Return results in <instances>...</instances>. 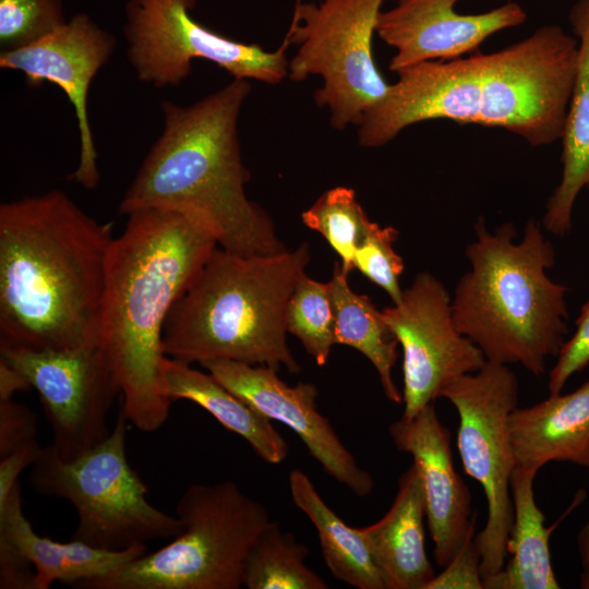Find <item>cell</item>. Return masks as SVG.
<instances>
[{"instance_id": "cell-8", "label": "cell", "mask_w": 589, "mask_h": 589, "mask_svg": "<svg viewBox=\"0 0 589 589\" xmlns=\"http://www.w3.org/2000/svg\"><path fill=\"white\" fill-rule=\"evenodd\" d=\"M128 423L120 407L109 435L80 457L65 461L51 444L31 467L28 481L41 495L70 502L77 514L72 539L107 551H123L183 529L147 500L148 488L127 456Z\"/></svg>"}, {"instance_id": "cell-24", "label": "cell", "mask_w": 589, "mask_h": 589, "mask_svg": "<svg viewBox=\"0 0 589 589\" xmlns=\"http://www.w3.org/2000/svg\"><path fill=\"white\" fill-rule=\"evenodd\" d=\"M294 505L314 525L324 562L334 578L358 589H388L359 528L348 526L321 497L302 470L289 473Z\"/></svg>"}, {"instance_id": "cell-17", "label": "cell", "mask_w": 589, "mask_h": 589, "mask_svg": "<svg viewBox=\"0 0 589 589\" xmlns=\"http://www.w3.org/2000/svg\"><path fill=\"white\" fill-rule=\"evenodd\" d=\"M396 448L411 455L423 485L425 518L436 564L444 567L476 527L471 493L454 466L449 430L434 402L388 428Z\"/></svg>"}, {"instance_id": "cell-30", "label": "cell", "mask_w": 589, "mask_h": 589, "mask_svg": "<svg viewBox=\"0 0 589 589\" xmlns=\"http://www.w3.org/2000/svg\"><path fill=\"white\" fill-rule=\"evenodd\" d=\"M397 237L394 227L372 221L354 253V269L382 288L393 303L400 301L404 290L399 284L404 261L393 247Z\"/></svg>"}, {"instance_id": "cell-20", "label": "cell", "mask_w": 589, "mask_h": 589, "mask_svg": "<svg viewBox=\"0 0 589 589\" xmlns=\"http://www.w3.org/2000/svg\"><path fill=\"white\" fill-rule=\"evenodd\" d=\"M425 500L420 473L412 465L400 476L387 513L359 528L388 589H425L435 576L424 543Z\"/></svg>"}, {"instance_id": "cell-33", "label": "cell", "mask_w": 589, "mask_h": 589, "mask_svg": "<svg viewBox=\"0 0 589 589\" xmlns=\"http://www.w3.org/2000/svg\"><path fill=\"white\" fill-rule=\"evenodd\" d=\"M34 442H37L35 413L13 398L0 400V458Z\"/></svg>"}, {"instance_id": "cell-3", "label": "cell", "mask_w": 589, "mask_h": 589, "mask_svg": "<svg viewBox=\"0 0 589 589\" xmlns=\"http://www.w3.org/2000/svg\"><path fill=\"white\" fill-rule=\"evenodd\" d=\"M127 218L107 257L98 346L119 381L127 419L154 432L172 404L161 371L165 322L218 244L177 212L142 209Z\"/></svg>"}, {"instance_id": "cell-11", "label": "cell", "mask_w": 589, "mask_h": 589, "mask_svg": "<svg viewBox=\"0 0 589 589\" xmlns=\"http://www.w3.org/2000/svg\"><path fill=\"white\" fill-rule=\"evenodd\" d=\"M196 0H129L123 36L127 58L137 80L156 88L180 85L194 59H204L232 79L280 83L289 72L284 38L274 51L228 38L191 15Z\"/></svg>"}, {"instance_id": "cell-36", "label": "cell", "mask_w": 589, "mask_h": 589, "mask_svg": "<svg viewBox=\"0 0 589 589\" xmlns=\"http://www.w3.org/2000/svg\"><path fill=\"white\" fill-rule=\"evenodd\" d=\"M25 377L9 362L0 358V400L12 399L19 392L29 390Z\"/></svg>"}, {"instance_id": "cell-1", "label": "cell", "mask_w": 589, "mask_h": 589, "mask_svg": "<svg viewBox=\"0 0 589 589\" xmlns=\"http://www.w3.org/2000/svg\"><path fill=\"white\" fill-rule=\"evenodd\" d=\"M577 59L578 39L550 24L494 52L406 68L363 116L359 144L381 147L414 123L445 119L551 145L563 135Z\"/></svg>"}, {"instance_id": "cell-32", "label": "cell", "mask_w": 589, "mask_h": 589, "mask_svg": "<svg viewBox=\"0 0 589 589\" xmlns=\"http://www.w3.org/2000/svg\"><path fill=\"white\" fill-rule=\"evenodd\" d=\"M474 528L469 531L453 558L431 579L425 589H484L480 555L474 542Z\"/></svg>"}, {"instance_id": "cell-12", "label": "cell", "mask_w": 589, "mask_h": 589, "mask_svg": "<svg viewBox=\"0 0 589 589\" xmlns=\"http://www.w3.org/2000/svg\"><path fill=\"white\" fill-rule=\"evenodd\" d=\"M0 358L36 390L61 459L71 461L109 435L108 414L121 389L99 346L56 350L0 342Z\"/></svg>"}, {"instance_id": "cell-37", "label": "cell", "mask_w": 589, "mask_h": 589, "mask_svg": "<svg viewBox=\"0 0 589 589\" xmlns=\"http://www.w3.org/2000/svg\"><path fill=\"white\" fill-rule=\"evenodd\" d=\"M576 544L581 565H584L589 562V519L579 529Z\"/></svg>"}, {"instance_id": "cell-25", "label": "cell", "mask_w": 589, "mask_h": 589, "mask_svg": "<svg viewBox=\"0 0 589 589\" xmlns=\"http://www.w3.org/2000/svg\"><path fill=\"white\" fill-rule=\"evenodd\" d=\"M329 287L335 311V342L361 352L375 368L387 399L401 404L402 393L393 378L398 341L383 312L368 296L350 288L340 262L335 263Z\"/></svg>"}, {"instance_id": "cell-15", "label": "cell", "mask_w": 589, "mask_h": 589, "mask_svg": "<svg viewBox=\"0 0 589 589\" xmlns=\"http://www.w3.org/2000/svg\"><path fill=\"white\" fill-rule=\"evenodd\" d=\"M221 385L269 420L291 429L324 471L359 497L369 495L374 480L340 441L329 420L316 408L313 383H285L278 370L231 360L201 364Z\"/></svg>"}, {"instance_id": "cell-28", "label": "cell", "mask_w": 589, "mask_h": 589, "mask_svg": "<svg viewBox=\"0 0 589 589\" xmlns=\"http://www.w3.org/2000/svg\"><path fill=\"white\" fill-rule=\"evenodd\" d=\"M286 328L300 340L317 365L326 364L336 345L329 281H317L306 274L299 279L287 304Z\"/></svg>"}, {"instance_id": "cell-5", "label": "cell", "mask_w": 589, "mask_h": 589, "mask_svg": "<svg viewBox=\"0 0 589 589\" xmlns=\"http://www.w3.org/2000/svg\"><path fill=\"white\" fill-rule=\"evenodd\" d=\"M474 232L466 248L470 269L452 297L455 325L486 361L518 363L542 376L568 333V288L546 274L555 263L554 248L534 219L520 241L512 223L492 232L479 218Z\"/></svg>"}, {"instance_id": "cell-7", "label": "cell", "mask_w": 589, "mask_h": 589, "mask_svg": "<svg viewBox=\"0 0 589 589\" xmlns=\"http://www.w3.org/2000/svg\"><path fill=\"white\" fill-rule=\"evenodd\" d=\"M182 531L81 589H239L253 542L272 520L233 481L189 486L176 505Z\"/></svg>"}, {"instance_id": "cell-4", "label": "cell", "mask_w": 589, "mask_h": 589, "mask_svg": "<svg viewBox=\"0 0 589 589\" xmlns=\"http://www.w3.org/2000/svg\"><path fill=\"white\" fill-rule=\"evenodd\" d=\"M248 80L232 79L188 105L161 101L164 128L119 204V213L166 209L203 228L219 248L239 255L286 250L266 212L252 202L238 137Z\"/></svg>"}, {"instance_id": "cell-26", "label": "cell", "mask_w": 589, "mask_h": 589, "mask_svg": "<svg viewBox=\"0 0 589 589\" xmlns=\"http://www.w3.org/2000/svg\"><path fill=\"white\" fill-rule=\"evenodd\" d=\"M308 548L290 531L271 520L247 555L242 587L248 589H327L326 581L306 564Z\"/></svg>"}, {"instance_id": "cell-27", "label": "cell", "mask_w": 589, "mask_h": 589, "mask_svg": "<svg viewBox=\"0 0 589 589\" xmlns=\"http://www.w3.org/2000/svg\"><path fill=\"white\" fill-rule=\"evenodd\" d=\"M303 224L321 233L339 255L346 274L354 269V253L372 221L353 189L335 187L325 191L301 215Z\"/></svg>"}, {"instance_id": "cell-31", "label": "cell", "mask_w": 589, "mask_h": 589, "mask_svg": "<svg viewBox=\"0 0 589 589\" xmlns=\"http://www.w3.org/2000/svg\"><path fill=\"white\" fill-rule=\"evenodd\" d=\"M575 325L574 334L566 339L554 366L550 370L548 382L550 394L562 393L570 376L589 365V298L581 306Z\"/></svg>"}, {"instance_id": "cell-16", "label": "cell", "mask_w": 589, "mask_h": 589, "mask_svg": "<svg viewBox=\"0 0 589 589\" xmlns=\"http://www.w3.org/2000/svg\"><path fill=\"white\" fill-rule=\"evenodd\" d=\"M459 1L397 0L392 9L381 11L375 33L395 49L389 70L397 73L423 62L461 58L493 34L527 20L514 1L477 14L457 12Z\"/></svg>"}, {"instance_id": "cell-9", "label": "cell", "mask_w": 589, "mask_h": 589, "mask_svg": "<svg viewBox=\"0 0 589 589\" xmlns=\"http://www.w3.org/2000/svg\"><path fill=\"white\" fill-rule=\"evenodd\" d=\"M384 0L297 2L286 37L298 50L288 76L300 82L322 77L314 94L326 107L334 129L359 125L387 94L388 84L373 56V35Z\"/></svg>"}, {"instance_id": "cell-18", "label": "cell", "mask_w": 589, "mask_h": 589, "mask_svg": "<svg viewBox=\"0 0 589 589\" xmlns=\"http://www.w3.org/2000/svg\"><path fill=\"white\" fill-rule=\"evenodd\" d=\"M508 430L517 466L540 470L557 461L589 468V380L570 393L516 407Z\"/></svg>"}, {"instance_id": "cell-38", "label": "cell", "mask_w": 589, "mask_h": 589, "mask_svg": "<svg viewBox=\"0 0 589 589\" xmlns=\"http://www.w3.org/2000/svg\"><path fill=\"white\" fill-rule=\"evenodd\" d=\"M581 566L582 570L579 576V587L581 589H589V562Z\"/></svg>"}, {"instance_id": "cell-13", "label": "cell", "mask_w": 589, "mask_h": 589, "mask_svg": "<svg viewBox=\"0 0 589 589\" xmlns=\"http://www.w3.org/2000/svg\"><path fill=\"white\" fill-rule=\"evenodd\" d=\"M382 312L402 349L401 417L416 416L449 382L486 362L479 347L457 329L452 297L429 272L419 273L400 301Z\"/></svg>"}, {"instance_id": "cell-29", "label": "cell", "mask_w": 589, "mask_h": 589, "mask_svg": "<svg viewBox=\"0 0 589 589\" xmlns=\"http://www.w3.org/2000/svg\"><path fill=\"white\" fill-rule=\"evenodd\" d=\"M67 21L62 0H0V51L31 45Z\"/></svg>"}, {"instance_id": "cell-19", "label": "cell", "mask_w": 589, "mask_h": 589, "mask_svg": "<svg viewBox=\"0 0 589 589\" xmlns=\"http://www.w3.org/2000/svg\"><path fill=\"white\" fill-rule=\"evenodd\" d=\"M0 538L10 542L33 565L35 589H49L55 581L76 587L148 552L146 544L107 551L75 539L59 542L37 534L24 515L19 482L0 506Z\"/></svg>"}, {"instance_id": "cell-23", "label": "cell", "mask_w": 589, "mask_h": 589, "mask_svg": "<svg viewBox=\"0 0 589 589\" xmlns=\"http://www.w3.org/2000/svg\"><path fill=\"white\" fill-rule=\"evenodd\" d=\"M539 470L515 466L510 478L513 524L507 542L510 560L496 574L483 578L484 589H558L553 570L544 513L534 498Z\"/></svg>"}, {"instance_id": "cell-22", "label": "cell", "mask_w": 589, "mask_h": 589, "mask_svg": "<svg viewBox=\"0 0 589 589\" xmlns=\"http://www.w3.org/2000/svg\"><path fill=\"white\" fill-rule=\"evenodd\" d=\"M163 377L171 401H191L212 414L225 429L245 440L268 464H280L289 452L288 443L269 419L232 394L211 373L165 357Z\"/></svg>"}, {"instance_id": "cell-14", "label": "cell", "mask_w": 589, "mask_h": 589, "mask_svg": "<svg viewBox=\"0 0 589 589\" xmlns=\"http://www.w3.org/2000/svg\"><path fill=\"white\" fill-rule=\"evenodd\" d=\"M116 37L86 13H77L64 24L25 47L0 51V68L20 71L29 86L44 82L59 86L71 103L80 133L77 167L68 180L86 190L100 180L97 151L87 113L89 86L109 61Z\"/></svg>"}, {"instance_id": "cell-2", "label": "cell", "mask_w": 589, "mask_h": 589, "mask_svg": "<svg viewBox=\"0 0 589 589\" xmlns=\"http://www.w3.org/2000/svg\"><path fill=\"white\" fill-rule=\"evenodd\" d=\"M115 236L52 190L0 205V342L33 349L98 346Z\"/></svg>"}, {"instance_id": "cell-6", "label": "cell", "mask_w": 589, "mask_h": 589, "mask_svg": "<svg viewBox=\"0 0 589 589\" xmlns=\"http://www.w3.org/2000/svg\"><path fill=\"white\" fill-rule=\"evenodd\" d=\"M309 262L306 243L251 256L217 247L169 312L165 354L188 364L231 360L298 373L286 309Z\"/></svg>"}, {"instance_id": "cell-35", "label": "cell", "mask_w": 589, "mask_h": 589, "mask_svg": "<svg viewBox=\"0 0 589 589\" xmlns=\"http://www.w3.org/2000/svg\"><path fill=\"white\" fill-rule=\"evenodd\" d=\"M43 448L38 442H34L0 458V506L8 500L19 476L35 464Z\"/></svg>"}, {"instance_id": "cell-10", "label": "cell", "mask_w": 589, "mask_h": 589, "mask_svg": "<svg viewBox=\"0 0 589 589\" xmlns=\"http://www.w3.org/2000/svg\"><path fill=\"white\" fill-rule=\"evenodd\" d=\"M456 409L457 449L467 476L482 488L486 521L474 536L482 577L500 572L513 524L510 478L516 466L508 418L518 404V378L506 364L481 369L449 382L441 392Z\"/></svg>"}, {"instance_id": "cell-21", "label": "cell", "mask_w": 589, "mask_h": 589, "mask_svg": "<svg viewBox=\"0 0 589 589\" xmlns=\"http://www.w3.org/2000/svg\"><path fill=\"white\" fill-rule=\"evenodd\" d=\"M568 17L578 39L577 68L561 139L562 177L542 219L544 229L560 237L569 233L576 200L589 190V0H578Z\"/></svg>"}, {"instance_id": "cell-34", "label": "cell", "mask_w": 589, "mask_h": 589, "mask_svg": "<svg viewBox=\"0 0 589 589\" xmlns=\"http://www.w3.org/2000/svg\"><path fill=\"white\" fill-rule=\"evenodd\" d=\"M0 589H35L33 565L2 538H0Z\"/></svg>"}]
</instances>
